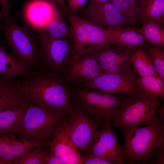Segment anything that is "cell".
Masks as SVG:
<instances>
[{
  "instance_id": "ffe728a7",
  "label": "cell",
  "mask_w": 164,
  "mask_h": 164,
  "mask_svg": "<svg viewBox=\"0 0 164 164\" xmlns=\"http://www.w3.org/2000/svg\"><path fill=\"white\" fill-rule=\"evenodd\" d=\"M107 30L109 36L108 44L131 49L144 46L145 44L144 37L136 29L118 27Z\"/></svg>"
},
{
  "instance_id": "74e56055",
  "label": "cell",
  "mask_w": 164,
  "mask_h": 164,
  "mask_svg": "<svg viewBox=\"0 0 164 164\" xmlns=\"http://www.w3.org/2000/svg\"><path fill=\"white\" fill-rule=\"evenodd\" d=\"M2 31V28L1 25V23H0V32Z\"/></svg>"
},
{
  "instance_id": "603a6c76",
  "label": "cell",
  "mask_w": 164,
  "mask_h": 164,
  "mask_svg": "<svg viewBox=\"0 0 164 164\" xmlns=\"http://www.w3.org/2000/svg\"><path fill=\"white\" fill-rule=\"evenodd\" d=\"M130 62L135 72L140 77L149 75H158L153 63L146 53L141 48L132 52Z\"/></svg>"
},
{
  "instance_id": "d6986e66",
  "label": "cell",
  "mask_w": 164,
  "mask_h": 164,
  "mask_svg": "<svg viewBox=\"0 0 164 164\" xmlns=\"http://www.w3.org/2000/svg\"><path fill=\"white\" fill-rule=\"evenodd\" d=\"M31 70L27 64L9 52L4 40L0 41V77L9 80L20 77L24 78Z\"/></svg>"
},
{
  "instance_id": "d590c367",
  "label": "cell",
  "mask_w": 164,
  "mask_h": 164,
  "mask_svg": "<svg viewBox=\"0 0 164 164\" xmlns=\"http://www.w3.org/2000/svg\"><path fill=\"white\" fill-rule=\"evenodd\" d=\"M8 5L9 7H11L12 6L13 0H7Z\"/></svg>"
},
{
  "instance_id": "9c48e42d",
  "label": "cell",
  "mask_w": 164,
  "mask_h": 164,
  "mask_svg": "<svg viewBox=\"0 0 164 164\" xmlns=\"http://www.w3.org/2000/svg\"><path fill=\"white\" fill-rule=\"evenodd\" d=\"M101 122L73 105L64 116L60 126L79 151L86 155L95 139Z\"/></svg>"
},
{
  "instance_id": "7c38bea8",
  "label": "cell",
  "mask_w": 164,
  "mask_h": 164,
  "mask_svg": "<svg viewBox=\"0 0 164 164\" xmlns=\"http://www.w3.org/2000/svg\"><path fill=\"white\" fill-rule=\"evenodd\" d=\"M60 12L51 0H29L24 7L23 16L26 27L37 33L43 30Z\"/></svg>"
},
{
  "instance_id": "8d00e7d4",
  "label": "cell",
  "mask_w": 164,
  "mask_h": 164,
  "mask_svg": "<svg viewBox=\"0 0 164 164\" xmlns=\"http://www.w3.org/2000/svg\"><path fill=\"white\" fill-rule=\"evenodd\" d=\"M4 19V17L3 15L2 12L0 11V23H1V22L2 21L3 19Z\"/></svg>"
},
{
  "instance_id": "5b68a950",
  "label": "cell",
  "mask_w": 164,
  "mask_h": 164,
  "mask_svg": "<svg viewBox=\"0 0 164 164\" xmlns=\"http://www.w3.org/2000/svg\"><path fill=\"white\" fill-rule=\"evenodd\" d=\"M124 96L84 89L71 91V94L74 106L106 126L112 125Z\"/></svg>"
},
{
  "instance_id": "1f68e13d",
  "label": "cell",
  "mask_w": 164,
  "mask_h": 164,
  "mask_svg": "<svg viewBox=\"0 0 164 164\" xmlns=\"http://www.w3.org/2000/svg\"><path fill=\"white\" fill-rule=\"evenodd\" d=\"M1 7V12L3 13L5 20L9 19L11 17V14L9 9L7 0H0Z\"/></svg>"
},
{
  "instance_id": "83f0119b",
  "label": "cell",
  "mask_w": 164,
  "mask_h": 164,
  "mask_svg": "<svg viewBox=\"0 0 164 164\" xmlns=\"http://www.w3.org/2000/svg\"><path fill=\"white\" fill-rule=\"evenodd\" d=\"M147 53L152 60L159 77L164 80V53L160 48L150 47Z\"/></svg>"
},
{
  "instance_id": "8fae6325",
  "label": "cell",
  "mask_w": 164,
  "mask_h": 164,
  "mask_svg": "<svg viewBox=\"0 0 164 164\" xmlns=\"http://www.w3.org/2000/svg\"><path fill=\"white\" fill-rule=\"evenodd\" d=\"M87 156H93L111 161L116 164L124 163L123 147L118 143L111 126L99 128Z\"/></svg>"
},
{
  "instance_id": "836d02e7",
  "label": "cell",
  "mask_w": 164,
  "mask_h": 164,
  "mask_svg": "<svg viewBox=\"0 0 164 164\" xmlns=\"http://www.w3.org/2000/svg\"><path fill=\"white\" fill-rule=\"evenodd\" d=\"M43 164H63V163L58 157L50 153L44 160Z\"/></svg>"
},
{
  "instance_id": "f35d334b",
  "label": "cell",
  "mask_w": 164,
  "mask_h": 164,
  "mask_svg": "<svg viewBox=\"0 0 164 164\" xmlns=\"http://www.w3.org/2000/svg\"></svg>"
},
{
  "instance_id": "cb8c5ba5",
  "label": "cell",
  "mask_w": 164,
  "mask_h": 164,
  "mask_svg": "<svg viewBox=\"0 0 164 164\" xmlns=\"http://www.w3.org/2000/svg\"><path fill=\"white\" fill-rule=\"evenodd\" d=\"M141 12L142 21L151 20L162 25L164 21V0H142Z\"/></svg>"
},
{
  "instance_id": "4dcf8cb0",
  "label": "cell",
  "mask_w": 164,
  "mask_h": 164,
  "mask_svg": "<svg viewBox=\"0 0 164 164\" xmlns=\"http://www.w3.org/2000/svg\"><path fill=\"white\" fill-rule=\"evenodd\" d=\"M14 84V80H8L0 77V97L11 89Z\"/></svg>"
},
{
  "instance_id": "44dd1931",
  "label": "cell",
  "mask_w": 164,
  "mask_h": 164,
  "mask_svg": "<svg viewBox=\"0 0 164 164\" xmlns=\"http://www.w3.org/2000/svg\"><path fill=\"white\" fill-rule=\"evenodd\" d=\"M111 2L124 17L129 25L134 26L142 20V0H112Z\"/></svg>"
},
{
  "instance_id": "6da1fadb",
  "label": "cell",
  "mask_w": 164,
  "mask_h": 164,
  "mask_svg": "<svg viewBox=\"0 0 164 164\" xmlns=\"http://www.w3.org/2000/svg\"><path fill=\"white\" fill-rule=\"evenodd\" d=\"M71 94V90L60 75L39 66L23 78L22 95L29 102L68 113L73 107Z\"/></svg>"
},
{
  "instance_id": "d4e9b609",
  "label": "cell",
  "mask_w": 164,
  "mask_h": 164,
  "mask_svg": "<svg viewBox=\"0 0 164 164\" xmlns=\"http://www.w3.org/2000/svg\"><path fill=\"white\" fill-rule=\"evenodd\" d=\"M63 15L60 12H59L43 31L54 38L72 40L71 27L65 21Z\"/></svg>"
},
{
  "instance_id": "9a60e30c",
  "label": "cell",
  "mask_w": 164,
  "mask_h": 164,
  "mask_svg": "<svg viewBox=\"0 0 164 164\" xmlns=\"http://www.w3.org/2000/svg\"><path fill=\"white\" fill-rule=\"evenodd\" d=\"M65 80L67 82H82L92 79L104 73L97 60L94 51L82 56L78 59L68 62Z\"/></svg>"
},
{
  "instance_id": "ba28073f",
  "label": "cell",
  "mask_w": 164,
  "mask_h": 164,
  "mask_svg": "<svg viewBox=\"0 0 164 164\" xmlns=\"http://www.w3.org/2000/svg\"><path fill=\"white\" fill-rule=\"evenodd\" d=\"M36 34L39 48V66L45 70L60 75L71 56L72 40L54 38L43 31Z\"/></svg>"
},
{
  "instance_id": "2e32d148",
  "label": "cell",
  "mask_w": 164,
  "mask_h": 164,
  "mask_svg": "<svg viewBox=\"0 0 164 164\" xmlns=\"http://www.w3.org/2000/svg\"><path fill=\"white\" fill-rule=\"evenodd\" d=\"M50 143V153L60 158L63 164H82V156L80 151L60 124Z\"/></svg>"
},
{
  "instance_id": "30bf717a",
  "label": "cell",
  "mask_w": 164,
  "mask_h": 164,
  "mask_svg": "<svg viewBox=\"0 0 164 164\" xmlns=\"http://www.w3.org/2000/svg\"><path fill=\"white\" fill-rule=\"evenodd\" d=\"M135 73L132 70L118 73H104L81 82L86 88L104 94L128 96L140 89Z\"/></svg>"
},
{
  "instance_id": "4fadbf2b",
  "label": "cell",
  "mask_w": 164,
  "mask_h": 164,
  "mask_svg": "<svg viewBox=\"0 0 164 164\" xmlns=\"http://www.w3.org/2000/svg\"><path fill=\"white\" fill-rule=\"evenodd\" d=\"M79 16L106 30L129 25L111 2L90 4Z\"/></svg>"
},
{
  "instance_id": "52a82bcc",
  "label": "cell",
  "mask_w": 164,
  "mask_h": 164,
  "mask_svg": "<svg viewBox=\"0 0 164 164\" xmlns=\"http://www.w3.org/2000/svg\"><path fill=\"white\" fill-rule=\"evenodd\" d=\"M72 30L73 47L68 62L75 60L84 55L108 45L109 36L105 30L75 13L64 15Z\"/></svg>"
},
{
  "instance_id": "277c9868",
  "label": "cell",
  "mask_w": 164,
  "mask_h": 164,
  "mask_svg": "<svg viewBox=\"0 0 164 164\" xmlns=\"http://www.w3.org/2000/svg\"><path fill=\"white\" fill-rule=\"evenodd\" d=\"M159 98L141 89L124 96L112 125L122 132L152 123L157 117Z\"/></svg>"
},
{
  "instance_id": "5bb4252c",
  "label": "cell",
  "mask_w": 164,
  "mask_h": 164,
  "mask_svg": "<svg viewBox=\"0 0 164 164\" xmlns=\"http://www.w3.org/2000/svg\"><path fill=\"white\" fill-rule=\"evenodd\" d=\"M99 64L104 73H116L131 70L130 49L108 44L94 50Z\"/></svg>"
},
{
  "instance_id": "7402d4cb",
  "label": "cell",
  "mask_w": 164,
  "mask_h": 164,
  "mask_svg": "<svg viewBox=\"0 0 164 164\" xmlns=\"http://www.w3.org/2000/svg\"><path fill=\"white\" fill-rule=\"evenodd\" d=\"M142 26L136 29L146 40L155 46L161 48L164 46V29L162 25L151 20H143Z\"/></svg>"
},
{
  "instance_id": "484cf974",
  "label": "cell",
  "mask_w": 164,
  "mask_h": 164,
  "mask_svg": "<svg viewBox=\"0 0 164 164\" xmlns=\"http://www.w3.org/2000/svg\"><path fill=\"white\" fill-rule=\"evenodd\" d=\"M137 83L141 90L163 99L164 80L159 76L151 75L138 77Z\"/></svg>"
},
{
  "instance_id": "8992f818",
  "label": "cell",
  "mask_w": 164,
  "mask_h": 164,
  "mask_svg": "<svg viewBox=\"0 0 164 164\" xmlns=\"http://www.w3.org/2000/svg\"><path fill=\"white\" fill-rule=\"evenodd\" d=\"M17 16L15 14L1 23L2 31L11 54L32 70L39 67L38 36L27 27L19 25Z\"/></svg>"
},
{
  "instance_id": "ac0fdd59",
  "label": "cell",
  "mask_w": 164,
  "mask_h": 164,
  "mask_svg": "<svg viewBox=\"0 0 164 164\" xmlns=\"http://www.w3.org/2000/svg\"><path fill=\"white\" fill-rule=\"evenodd\" d=\"M50 141L39 143L0 137V164H15L18 159L27 150L40 146H50Z\"/></svg>"
},
{
  "instance_id": "7a4b0ae2",
  "label": "cell",
  "mask_w": 164,
  "mask_h": 164,
  "mask_svg": "<svg viewBox=\"0 0 164 164\" xmlns=\"http://www.w3.org/2000/svg\"><path fill=\"white\" fill-rule=\"evenodd\" d=\"M164 107L159 109L155 121L146 126L121 132L125 139L124 163H151L156 154L164 148Z\"/></svg>"
},
{
  "instance_id": "d6a6232c",
  "label": "cell",
  "mask_w": 164,
  "mask_h": 164,
  "mask_svg": "<svg viewBox=\"0 0 164 164\" xmlns=\"http://www.w3.org/2000/svg\"><path fill=\"white\" fill-rule=\"evenodd\" d=\"M57 6L62 14L64 16L69 12L66 0H51Z\"/></svg>"
},
{
  "instance_id": "f546056e",
  "label": "cell",
  "mask_w": 164,
  "mask_h": 164,
  "mask_svg": "<svg viewBox=\"0 0 164 164\" xmlns=\"http://www.w3.org/2000/svg\"><path fill=\"white\" fill-rule=\"evenodd\" d=\"M82 164H114V162L93 156H82Z\"/></svg>"
},
{
  "instance_id": "e575fe53",
  "label": "cell",
  "mask_w": 164,
  "mask_h": 164,
  "mask_svg": "<svg viewBox=\"0 0 164 164\" xmlns=\"http://www.w3.org/2000/svg\"><path fill=\"white\" fill-rule=\"evenodd\" d=\"M112 0H90V4L102 3L111 2Z\"/></svg>"
},
{
  "instance_id": "3957f363",
  "label": "cell",
  "mask_w": 164,
  "mask_h": 164,
  "mask_svg": "<svg viewBox=\"0 0 164 164\" xmlns=\"http://www.w3.org/2000/svg\"><path fill=\"white\" fill-rule=\"evenodd\" d=\"M66 113L29 102L13 128L11 137L21 141L50 142L48 140L55 134Z\"/></svg>"
},
{
  "instance_id": "f1b7e54d",
  "label": "cell",
  "mask_w": 164,
  "mask_h": 164,
  "mask_svg": "<svg viewBox=\"0 0 164 164\" xmlns=\"http://www.w3.org/2000/svg\"><path fill=\"white\" fill-rule=\"evenodd\" d=\"M88 0H66L69 12H75L82 10L86 6Z\"/></svg>"
},
{
  "instance_id": "4316f807",
  "label": "cell",
  "mask_w": 164,
  "mask_h": 164,
  "mask_svg": "<svg viewBox=\"0 0 164 164\" xmlns=\"http://www.w3.org/2000/svg\"><path fill=\"white\" fill-rule=\"evenodd\" d=\"M50 146H37L23 153L15 164H43L44 160L50 155Z\"/></svg>"
},
{
  "instance_id": "e0dca14e",
  "label": "cell",
  "mask_w": 164,
  "mask_h": 164,
  "mask_svg": "<svg viewBox=\"0 0 164 164\" xmlns=\"http://www.w3.org/2000/svg\"><path fill=\"white\" fill-rule=\"evenodd\" d=\"M29 103L18 98L0 100V137L12 138V131Z\"/></svg>"
}]
</instances>
